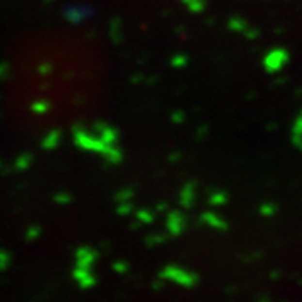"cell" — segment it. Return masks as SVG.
Here are the masks:
<instances>
[{"mask_svg":"<svg viewBox=\"0 0 302 302\" xmlns=\"http://www.w3.org/2000/svg\"><path fill=\"white\" fill-rule=\"evenodd\" d=\"M289 52L282 47H274L270 49L262 59V65L269 74H275V72H281L287 64H289Z\"/></svg>","mask_w":302,"mask_h":302,"instance_id":"cell-1","label":"cell"},{"mask_svg":"<svg viewBox=\"0 0 302 302\" xmlns=\"http://www.w3.org/2000/svg\"><path fill=\"white\" fill-rule=\"evenodd\" d=\"M202 220H203V223H207L210 228H215V230H220V232L227 230V222L220 215H217V213H210V212L205 213V215L202 217Z\"/></svg>","mask_w":302,"mask_h":302,"instance_id":"cell-2","label":"cell"},{"mask_svg":"<svg viewBox=\"0 0 302 302\" xmlns=\"http://www.w3.org/2000/svg\"><path fill=\"white\" fill-rule=\"evenodd\" d=\"M292 143L297 150L302 151V114L297 116L292 125Z\"/></svg>","mask_w":302,"mask_h":302,"instance_id":"cell-3","label":"cell"},{"mask_svg":"<svg viewBox=\"0 0 302 302\" xmlns=\"http://www.w3.org/2000/svg\"><path fill=\"white\" fill-rule=\"evenodd\" d=\"M228 29H230L232 32H237V34H243V32L247 31V29L250 27L249 24H247L245 20L242 19V17H238V16H234L232 17L230 20H228Z\"/></svg>","mask_w":302,"mask_h":302,"instance_id":"cell-4","label":"cell"},{"mask_svg":"<svg viewBox=\"0 0 302 302\" xmlns=\"http://www.w3.org/2000/svg\"><path fill=\"white\" fill-rule=\"evenodd\" d=\"M228 202V195L225 193L223 190H215L212 195H210V203L215 207H222Z\"/></svg>","mask_w":302,"mask_h":302,"instance_id":"cell-5","label":"cell"},{"mask_svg":"<svg viewBox=\"0 0 302 302\" xmlns=\"http://www.w3.org/2000/svg\"><path fill=\"white\" fill-rule=\"evenodd\" d=\"M259 213L262 217H274L277 213V207L272 202H265L259 207Z\"/></svg>","mask_w":302,"mask_h":302,"instance_id":"cell-6","label":"cell"},{"mask_svg":"<svg viewBox=\"0 0 302 302\" xmlns=\"http://www.w3.org/2000/svg\"><path fill=\"white\" fill-rule=\"evenodd\" d=\"M190 9L193 10V12H202L203 9H205V2L203 0H190Z\"/></svg>","mask_w":302,"mask_h":302,"instance_id":"cell-7","label":"cell"},{"mask_svg":"<svg viewBox=\"0 0 302 302\" xmlns=\"http://www.w3.org/2000/svg\"><path fill=\"white\" fill-rule=\"evenodd\" d=\"M243 35H245V37L249 39V41H252V39H255L257 35H259V32H257L255 27H249L245 32H243Z\"/></svg>","mask_w":302,"mask_h":302,"instance_id":"cell-8","label":"cell"},{"mask_svg":"<svg viewBox=\"0 0 302 302\" xmlns=\"http://www.w3.org/2000/svg\"><path fill=\"white\" fill-rule=\"evenodd\" d=\"M260 302H267V301H260Z\"/></svg>","mask_w":302,"mask_h":302,"instance_id":"cell-9","label":"cell"},{"mask_svg":"<svg viewBox=\"0 0 302 302\" xmlns=\"http://www.w3.org/2000/svg\"><path fill=\"white\" fill-rule=\"evenodd\" d=\"M301 114H302V112H301Z\"/></svg>","mask_w":302,"mask_h":302,"instance_id":"cell-10","label":"cell"}]
</instances>
